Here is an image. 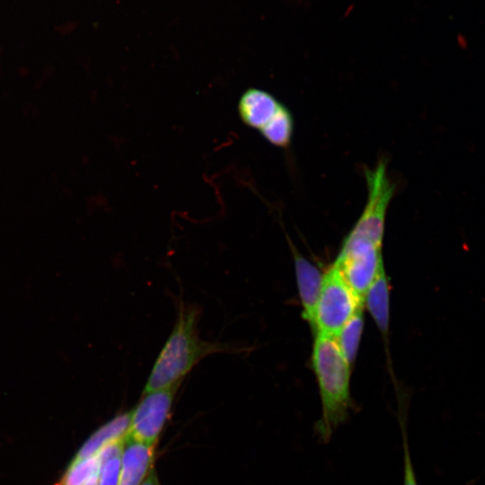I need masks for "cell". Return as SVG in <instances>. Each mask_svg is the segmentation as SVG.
I'll list each match as a JSON object with an SVG mask.
<instances>
[{
  "mask_svg": "<svg viewBox=\"0 0 485 485\" xmlns=\"http://www.w3.org/2000/svg\"><path fill=\"white\" fill-rule=\"evenodd\" d=\"M200 315L199 306L180 302L173 328L153 365L143 392L181 384L206 357L238 352L230 343L202 340L198 329Z\"/></svg>",
  "mask_w": 485,
  "mask_h": 485,
  "instance_id": "obj_1",
  "label": "cell"
},
{
  "mask_svg": "<svg viewBox=\"0 0 485 485\" xmlns=\"http://www.w3.org/2000/svg\"><path fill=\"white\" fill-rule=\"evenodd\" d=\"M312 361L322 401V416L314 430L322 442L328 443L352 408L350 364L335 338L322 333H316Z\"/></svg>",
  "mask_w": 485,
  "mask_h": 485,
  "instance_id": "obj_2",
  "label": "cell"
},
{
  "mask_svg": "<svg viewBox=\"0 0 485 485\" xmlns=\"http://www.w3.org/2000/svg\"><path fill=\"white\" fill-rule=\"evenodd\" d=\"M363 303L332 265L322 278L315 308L314 331L335 337Z\"/></svg>",
  "mask_w": 485,
  "mask_h": 485,
  "instance_id": "obj_3",
  "label": "cell"
},
{
  "mask_svg": "<svg viewBox=\"0 0 485 485\" xmlns=\"http://www.w3.org/2000/svg\"><path fill=\"white\" fill-rule=\"evenodd\" d=\"M382 262V246L349 232L333 265L364 302Z\"/></svg>",
  "mask_w": 485,
  "mask_h": 485,
  "instance_id": "obj_4",
  "label": "cell"
},
{
  "mask_svg": "<svg viewBox=\"0 0 485 485\" xmlns=\"http://www.w3.org/2000/svg\"><path fill=\"white\" fill-rule=\"evenodd\" d=\"M181 384L143 392L132 410L125 441L156 445L157 439L171 414L175 393Z\"/></svg>",
  "mask_w": 485,
  "mask_h": 485,
  "instance_id": "obj_5",
  "label": "cell"
},
{
  "mask_svg": "<svg viewBox=\"0 0 485 485\" xmlns=\"http://www.w3.org/2000/svg\"><path fill=\"white\" fill-rule=\"evenodd\" d=\"M283 103L269 92L259 88L245 90L238 101V114L247 127L260 131Z\"/></svg>",
  "mask_w": 485,
  "mask_h": 485,
  "instance_id": "obj_6",
  "label": "cell"
},
{
  "mask_svg": "<svg viewBox=\"0 0 485 485\" xmlns=\"http://www.w3.org/2000/svg\"><path fill=\"white\" fill-rule=\"evenodd\" d=\"M155 445L125 441L118 485H140L154 468Z\"/></svg>",
  "mask_w": 485,
  "mask_h": 485,
  "instance_id": "obj_7",
  "label": "cell"
},
{
  "mask_svg": "<svg viewBox=\"0 0 485 485\" xmlns=\"http://www.w3.org/2000/svg\"><path fill=\"white\" fill-rule=\"evenodd\" d=\"M298 292L303 305L302 315L314 330V316L323 275L313 263L294 252Z\"/></svg>",
  "mask_w": 485,
  "mask_h": 485,
  "instance_id": "obj_8",
  "label": "cell"
},
{
  "mask_svg": "<svg viewBox=\"0 0 485 485\" xmlns=\"http://www.w3.org/2000/svg\"><path fill=\"white\" fill-rule=\"evenodd\" d=\"M131 415L132 410L120 413L98 428L82 445L70 465H75L96 454L109 443L125 436L130 423Z\"/></svg>",
  "mask_w": 485,
  "mask_h": 485,
  "instance_id": "obj_9",
  "label": "cell"
},
{
  "mask_svg": "<svg viewBox=\"0 0 485 485\" xmlns=\"http://www.w3.org/2000/svg\"><path fill=\"white\" fill-rule=\"evenodd\" d=\"M364 301L378 329L385 334L389 328V284L384 261L380 264L376 276L368 287Z\"/></svg>",
  "mask_w": 485,
  "mask_h": 485,
  "instance_id": "obj_10",
  "label": "cell"
},
{
  "mask_svg": "<svg viewBox=\"0 0 485 485\" xmlns=\"http://www.w3.org/2000/svg\"><path fill=\"white\" fill-rule=\"evenodd\" d=\"M294 125L291 111L282 104L274 117L260 130V133L271 145L286 148L292 141Z\"/></svg>",
  "mask_w": 485,
  "mask_h": 485,
  "instance_id": "obj_11",
  "label": "cell"
},
{
  "mask_svg": "<svg viewBox=\"0 0 485 485\" xmlns=\"http://www.w3.org/2000/svg\"><path fill=\"white\" fill-rule=\"evenodd\" d=\"M364 316L363 305L360 306L334 337L342 354L351 365L358 350L360 338L363 331Z\"/></svg>",
  "mask_w": 485,
  "mask_h": 485,
  "instance_id": "obj_12",
  "label": "cell"
},
{
  "mask_svg": "<svg viewBox=\"0 0 485 485\" xmlns=\"http://www.w3.org/2000/svg\"><path fill=\"white\" fill-rule=\"evenodd\" d=\"M100 466L97 454L75 465H69L61 485H84L100 470Z\"/></svg>",
  "mask_w": 485,
  "mask_h": 485,
  "instance_id": "obj_13",
  "label": "cell"
},
{
  "mask_svg": "<svg viewBox=\"0 0 485 485\" xmlns=\"http://www.w3.org/2000/svg\"><path fill=\"white\" fill-rule=\"evenodd\" d=\"M120 457L117 454L100 466L98 485H118Z\"/></svg>",
  "mask_w": 485,
  "mask_h": 485,
  "instance_id": "obj_14",
  "label": "cell"
},
{
  "mask_svg": "<svg viewBox=\"0 0 485 485\" xmlns=\"http://www.w3.org/2000/svg\"><path fill=\"white\" fill-rule=\"evenodd\" d=\"M401 427L403 437V485H418L409 449L406 428L401 420Z\"/></svg>",
  "mask_w": 485,
  "mask_h": 485,
  "instance_id": "obj_15",
  "label": "cell"
},
{
  "mask_svg": "<svg viewBox=\"0 0 485 485\" xmlns=\"http://www.w3.org/2000/svg\"><path fill=\"white\" fill-rule=\"evenodd\" d=\"M140 485H160L155 470L153 468Z\"/></svg>",
  "mask_w": 485,
  "mask_h": 485,
  "instance_id": "obj_16",
  "label": "cell"
},
{
  "mask_svg": "<svg viewBox=\"0 0 485 485\" xmlns=\"http://www.w3.org/2000/svg\"><path fill=\"white\" fill-rule=\"evenodd\" d=\"M99 472H96L84 485H98Z\"/></svg>",
  "mask_w": 485,
  "mask_h": 485,
  "instance_id": "obj_17",
  "label": "cell"
}]
</instances>
